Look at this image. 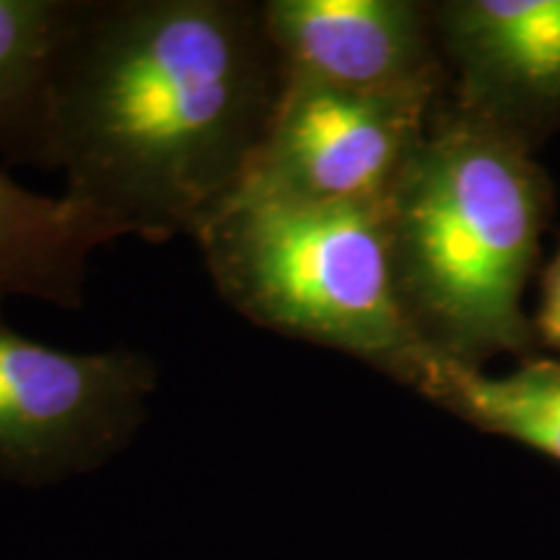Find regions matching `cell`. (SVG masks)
Here are the masks:
<instances>
[{"label": "cell", "instance_id": "cell-3", "mask_svg": "<svg viewBox=\"0 0 560 560\" xmlns=\"http://www.w3.org/2000/svg\"><path fill=\"white\" fill-rule=\"evenodd\" d=\"M192 242L219 296L262 330L338 350L410 389L436 359L405 314L387 208L242 185Z\"/></svg>", "mask_w": 560, "mask_h": 560}, {"label": "cell", "instance_id": "cell-4", "mask_svg": "<svg viewBox=\"0 0 560 560\" xmlns=\"http://www.w3.org/2000/svg\"><path fill=\"white\" fill-rule=\"evenodd\" d=\"M156 387L140 350L52 348L0 312V480L42 488L100 470L136 439Z\"/></svg>", "mask_w": 560, "mask_h": 560}, {"label": "cell", "instance_id": "cell-6", "mask_svg": "<svg viewBox=\"0 0 560 560\" xmlns=\"http://www.w3.org/2000/svg\"><path fill=\"white\" fill-rule=\"evenodd\" d=\"M446 96L537 151L560 128V0L431 3Z\"/></svg>", "mask_w": 560, "mask_h": 560}, {"label": "cell", "instance_id": "cell-10", "mask_svg": "<svg viewBox=\"0 0 560 560\" xmlns=\"http://www.w3.org/2000/svg\"><path fill=\"white\" fill-rule=\"evenodd\" d=\"M420 397L472 429L560 462V361L524 359L509 374L433 359L416 384Z\"/></svg>", "mask_w": 560, "mask_h": 560}, {"label": "cell", "instance_id": "cell-9", "mask_svg": "<svg viewBox=\"0 0 560 560\" xmlns=\"http://www.w3.org/2000/svg\"><path fill=\"white\" fill-rule=\"evenodd\" d=\"M83 0H0V153L45 166L55 75Z\"/></svg>", "mask_w": 560, "mask_h": 560}, {"label": "cell", "instance_id": "cell-8", "mask_svg": "<svg viewBox=\"0 0 560 560\" xmlns=\"http://www.w3.org/2000/svg\"><path fill=\"white\" fill-rule=\"evenodd\" d=\"M125 236L94 208L68 195L32 192L0 172V306L9 296H26L75 310L83 304L89 257Z\"/></svg>", "mask_w": 560, "mask_h": 560}, {"label": "cell", "instance_id": "cell-11", "mask_svg": "<svg viewBox=\"0 0 560 560\" xmlns=\"http://www.w3.org/2000/svg\"><path fill=\"white\" fill-rule=\"evenodd\" d=\"M532 325H535L537 342L560 350V249L545 268L540 310Z\"/></svg>", "mask_w": 560, "mask_h": 560}, {"label": "cell", "instance_id": "cell-5", "mask_svg": "<svg viewBox=\"0 0 560 560\" xmlns=\"http://www.w3.org/2000/svg\"><path fill=\"white\" fill-rule=\"evenodd\" d=\"M444 94H366L285 73L244 185L310 202L387 208Z\"/></svg>", "mask_w": 560, "mask_h": 560}, {"label": "cell", "instance_id": "cell-2", "mask_svg": "<svg viewBox=\"0 0 560 560\" xmlns=\"http://www.w3.org/2000/svg\"><path fill=\"white\" fill-rule=\"evenodd\" d=\"M550 206L535 151L441 96L387 202L405 314L436 359L472 369L495 355L532 359L524 293Z\"/></svg>", "mask_w": 560, "mask_h": 560}, {"label": "cell", "instance_id": "cell-7", "mask_svg": "<svg viewBox=\"0 0 560 560\" xmlns=\"http://www.w3.org/2000/svg\"><path fill=\"white\" fill-rule=\"evenodd\" d=\"M262 21L289 75L366 94L450 86L431 3L265 0Z\"/></svg>", "mask_w": 560, "mask_h": 560}, {"label": "cell", "instance_id": "cell-1", "mask_svg": "<svg viewBox=\"0 0 560 560\" xmlns=\"http://www.w3.org/2000/svg\"><path fill=\"white\" fill-rule=\"evenodd\" d=\"M283 79L262 3L83 0L45 166L128 236L195 240L249 177Z\"/></svg>", "mask_w": 560, "mask_h": 560}]
</instances>
